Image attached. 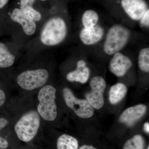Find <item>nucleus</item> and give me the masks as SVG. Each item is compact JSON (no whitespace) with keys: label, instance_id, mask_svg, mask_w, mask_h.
<instances>
[{"label":"nucleus","instance_id":"1","mask_svg":"<svg viewBox=\"0 0 149 149\" xmlns=\"http://www.w3.org/2000/svg\"><path fill=\"white\" fill-rule=\"evenodd\" d=\"M131 32L122 24H115L110 27L105 38L103 51L107 55L112 56L119 52L128 45Z\"/></svg>","mask_w":149,"mask_h":149},{"label":"nucleus","instance_id":"2","mask_svg":"<svg viewBox=\"0 0 149 149\" xmlns=\"http://www.w3.org/2000/svg\"><path fill=\"white\" fill-rule=\"evenodd\" d=\"M41 124L40 116L37 110H31L24 113L17 121L15 131L18 139L27 143L37 135Z\"/></svg>","mask_w":149,"mask_h":149},{"label":"nucleus","instance_id":"3","mask_svg":"<svg viewBox=\"0 0 149 149\" xmlns=\"http://www.w3.org/2000/svg\"><path fill=\"white\" fill-rule=\"evenodd\" d=\"M56 90L52 85H46L40 89L37 95V111L40 117L47 121L55 120L57 116L56 102Z\"/></svg>","mask_w":149,"mask_h":149},{"label":"nucleus","instance_id":"4","mask_svg":"<svg viewBox=\"0 0 149 149\" xmlns=\"http://www.w3.org/2000/svg\"><path fill=\"white\" fill-rule=\"evenodd\" d=\"M67 34L66 22L61 17H56L46 22L41 32L40 40L46 45H57L65 40Z\"/></svg>","mask_w":149,"mask_h":149},{"label":"nucleus","instance_id":"5","mask_svg":"<svg viewBox=\"0 0 149 149\" xmlns=\"http://www.w3.org/2000/svg\"><path fill=\"white\" fill-rule=\"evenodd\" d=\"M49 77V72L46 69L27 70L19 74L17 77V83L23 90L32 91L45 85Z\"/></svg>","mask_w":149,"mask_h":149},{"label":"nucleus","instance_id":"6","mask_svg":"<svg viewBox=\"0 0 149 149\" xmlns=\"http://www.w3.org/2000/svg\"><path fill=\"white\" fill-rule=\"evenodd\" d=\"M63 95L66 105L78 117L89 118L93 116L94 108L87 100L77 98L71 89L67 87L63 90Z\"/></svg>","mask_w":149,"mask_h":149},{"label":"nucleus","instance_id":"7","mask_svg":"<svg viewBox=\"0 0 149 149\" xmlns=\"http://www.w3.org/2000/svg\"><path fill=\"white\" fill-rule=\"evenodd\" d=\"M91 91L85 95L86 100L96 109H101L104 105V93L106 83L103 77L96 76L91 79L90 83Z\"/></svg>","mask_w":149,"mask_h":149},{"label":"nucleus","instance_id":"8","mask_svg":"<svg viewBox=\"0 0 149 149\" xmlns=\"http://www.w3.org/2000/svg\"><path fill=\"white\" fill-rule=\"evenodd\" d=\"M121 7L132 20L139 21L149 10L145 0H121Z\"/></svg>","mask_w":149,"mask_h":149},{"label":"nucleus","instance_id":"9","mask_svg":"<svg viewBox=\"0 0 149 149\" xmlns=\"http://www.w3.org/2000/svg\"><path fill=\"white\" fill-rule=\"evenodd\" d=\"M133 64L129 57L119 52L112 55L109 62V68L115 76L122 77L132 68Z\"/></svg>","mask_w":149,"mask_h":149},{"label":"nucleus","instance_id":"10","mask_svg":"<svg viewBox=\"0 0 149 149\" xmlns=\"http://www.w3.org/2000/svg\"><path fill=\"white\" fill-rule=\"evenodd\" d=\"M104 34V27L98 24L93 28H82L79 33V38L85 45L92 46L101 41Z\"/></svg>","mask_w":149,"mask_h":149},{"label":"nucleus","instance_id":"11","mask_svg":"<svg viewBox=\"0 0 149 149\" xmlns=\"http://www.w3.org/2000/svg\"><path fill=\"white\" fill-rule=\"evenodd\" d=\"M10 17L13 21L21 25L26 35L30 36L35 33L37 28L35 21L21 9H14Z\"/></svg>","mask_w":149,"mask_h":149},{"label":"nucleus","instance_id":"12","mask_svg":"<svg viewBox=\"0 0 149 149\" xmlns=\"http://www.w3.org/2000/svg\"><path fill=\"white\" fill-rule=\"evenodd\" d=\"M147 110L146 106L143 104L130 107L120 115L119 121L128 126H132L143 116Z\"/></svg>","mask_w":149,"mask_h":149},{"label":"nucleus","instance_id":"13","mask_svg":"<svg viewBox=\"0 0 149 149\" xmlns=\"http://www.w3.org/2000/svg\"><path fill=\"white\" fill-rule=\"evenodd\" d=\"M90 75V70L87 66L86 62L80 60L77 62L76 69L67 74L66 79L70 82L85 84L88 82Z\"/></svg>","mask_w":149,"mask_h":149},{"label":"nucleus","instance_id":"14","mask_svg":"<svg viewBox=\"0 0 149 149\" xmlns=\"http://www.w3.org/2000/svg\"><path fill=\"white\" fill-rule=\"evenodd\" d=\"M128 92V89L125 84L118 83L113 85L110 89L109 100L111 103L116 104L125 97Z\"/></svg>","mask_w":149,"mask_h":149},{"label":"nucleus","instance_id":"15","mask_svg":"<svg viewBox=\"0 0 149 149\" xmlns=\"http://www.w3.org/2000/svg\"><path fill=\"white\" fill-rule=\"evenodd\" d=\"M15 60L13 55L4 44L0 42V68H7L11 66Z\"/></svg>","mask_w":149,"mask_h":149},{"label":"nucleus","instance_id":"16","mask_svg":"<svg viewBox=\"0 0 149 149\" xmlns=\"http://www.w3.org/2000/svg\"><path fill=\"white\" fill-rule=\"evenodd\" d=\"M79 144L77 139L67 134H63L57 141V149H78Z\"/></svg>","mask_w":149,"mask_h":149},{"label":"nucleus","instance_id":"17","mask_svg":"<svg viewBox=\"0 0 149 149\" xmlns=\"http://www.w3.org/2000/svg\"><path fill=\"white\" fill-rule=\"evenodd\" d=\"M81 21L83 28H93L98 24V14L93 10H86L82 15Z\"/></svg>","mask_w":149,"mask_h":149},{"label":"nucleus","instance_id":"18","mask_svg":"<svg viewBox=\"0 0 149 149\" xmlns=\"http://www.w3.org/2000/svg\"><path fill=\"white\" fill-rule=\"evenodd\" d=\"M138 65L140 69L144 72H149V48H143L138 56Z\"/></svg>","mask_w":149,"mask_h":149},{"label":"nucleus","instance_id":"19","mask_svg":"<svg viewBox=\"0 0 149 149\" xmlns=\"http://www.w3.org/2000/svg\"><path fill=\"white\" fill-rule=\"evenodd\" d=\"M145 141L141 135H136L125 142L123 149H145Z\"/></svg>","mask_w":149,"mask_h":149},{"label":"nucleus","instance_id":"20","mask_svg":"<svg viewBox=\"0 0 149 149\" xmlns=\"http://www.w3.org/2000/svg\"><path fill=\"white\" fill-rule=\"evenodd\" d=\"M22 10L35 22L40 21L42 19L41 13L33 8L32 6H26Z\"/></svg>","mask_w":149,"mask_h":149},{"label":"nucleus","instance_id":"21","mask_svg":"<svg viewBox=\"0 0 149 149\" xmlns=\"http://www.w3.org/2000/svg\"><path fill=\"white\" fill-rule=\"evenodd\" d=\"M140 24L141 27L145 28H149V9L141 17L139 20Z\"/></svg>","mask_w":149,"mask_h":149},{"label":"nucleus","instance_id":"22","mask_svg":"<svg viewBox=\"0 0 149 149\" xmlns=\"http://www.w3.org/2000/svg\"><path fill=\"white\" fill-rule=\"evenodd\" d=\"M35 0H20V8L21 9L26 6H32Z\"/></svg>","mask_w":149,"mask_h":149},{"label":"nucleus","instance_id":"23","mask_svg":"<svg viewBox=\"0 0 149 149\" xmlns=\"http://www.w3.org/2000/svg\"><path fill=\"white\" fill-rule=\"evenodd\" d=\"M9 143L6 139H4L0 136V148L6 149L8 148Z\"/></svg>","mask_w":149,"mask_h":149},{"label":"nucleus","instance_id":"24","mask_svg":"<svg viewBox=\"0 0 149 149\" xmlns=\"http://www.w3.org/2000/svg\"><path fill=\"white\" fill-rule=\"evenodd\" d=\"M6 95L5 93L0 89V107L2 106L5 102Z\"/></svg>","mask_w":149,"mask_h":149},{"label":"nucleus","instance_id":"25","mask_svg":"<svg viewBox=\"0 0 149 149\" xmlns=\"http://www.w3.org/2000/svg\"><path fill=\"white\" fill-rule=\"evenodd\" d=\"M7 123V122L5 119L3 118H0V129L4 127Z\"/></svg>","mask_w":149,"mask_h":149},{"label":"nucleus","instance_id":"26","mask_svg":"<svg viewBox=\"0 0 149 149\" xmlns=\"http://www.w3.org/2000/svg\"><path fill=\"white\" fill-rule=\"evenodd\" d=\"M9 0H0V9L3 8L8 3Z\"/></svg>","mask_w":149,"mask_h":149},{"label":"nucleus","instance_id":"27","mask_svg":"<svg viewBox=\"0 0 149 149\" xmlns=\"http://www.w3.org/2000/svg\"><path fill=\"white\" fill-rule=\"evenodd\" d=\"M79 149H97L93 146H89V145H83Z\"/></svg>","mask_w":149,"mask_h":149},{"label":"nucleus","instance_id":"28","mask_svg":"<svg viewBox=\"0 0 149 149\" xmlns=\"http://www.w3.org/2000/svg\"><path fill=\"white\" fill-rule=\"evenodd\" d=\"M144 129L145 131L147 133H149V123L147 122L145 123L144 125Z\"/></svg>","mask_w":149,"mask_h":149},{"label":"nucleus","instance_id":"29","mask_svg":"<svg viewBox=\"0 0 149 149\" xmlns=\"http://www.w3.org/2000/svg\"><path fill=\"white\" fill-rule=\"evenodd\" d=\"M40 1H47V0H40Z\"/></svg>","mask_w":149,"mask_h":149},{"label":"nucleus","instance_id":"30","mask_svg":"<svg viewBox=\"0 0 149 149\" xmlns=\"http://www.w3.org/2000/svg\"><path fill=\"white\" fill-rule=\"evenodd\" d=\"M147 149H149V146H148V148H147Z\"/></svg>","mask_w":149,"mask_h":149}]
</instances>
